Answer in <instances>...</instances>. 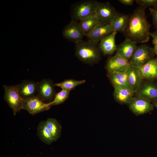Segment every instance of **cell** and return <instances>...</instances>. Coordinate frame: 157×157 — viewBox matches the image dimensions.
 <instances>
[{"instance_id":"12","label":"cell","mask_w":157,"mask_h":157,"mask_svg":"<svg viewBox=\"0 0 157 157\" xmlns=\"http://www.w3.org/2000/svg\"><path fill=\"white\" fill-rule=\"evenodd\" d=\"M130 65L129 62L116 53L108 58L105 67L107 73L112 72H121L126 71Z\"/></svg>"},{"instance_id":"26","label":"cell","mask_w":157,"mask_h":157,"mask_svg":"<svg viewBox=\"0 0 157 157\" xmlns=\"http://www.w3.org/2000/svg\"><path fill=\"white\" fill-rule=\"evenodd\" d=\"M70 91L64 89L56 94L53 101L51 102L53 106L57 105L64 103L68 98Z\"/></svg>"},{"instance_id":"2","label":"cell","mask_w":157,"mask_h":157,"mask_svg":"<svg viewBox=\"0 0 157 157\" xmlns=\"http://www.w3.org/2000/svg\"><path fill=\"white\" fill-rule=\"evenodd\" d=\"M75 55L79 60L90 65L98 63L101 59L99 43L82 40L75 43Z\"/></svg>"},{"instance_id":"7","label":"cell","mask_w":157,"mask_h":157,"mask_svg":"<svg viewBox=\"0 0 157 157\" xmlns=\"http://www.w3.org/2000/svg\"><path fill=\"white\" fill-rule=\"evenodd\" d=\"M117 12L109 2L98 1L95 15L101 24H110Z\"/></svg>"},{"instance_id":"13","label":"cell","mask_w":157,"mask_h":157,"mask_svg":"<svg viewBox=\"0 0 157 157\" xmlns=\"http://www.w3.org/2000/svg\"><path fill=\"white\" fill-rule=\"evenodd\" d=\"M137 46L136 42L125 38L117 47L116 53L129 62Z\"/></svg>"},{"instance_id":"19","label":"cell","mask_w":157,"mask_h":157,"mask_svg":"<svg viewBox=\"0 0 157 157\" xmlns=\"http://www.w3.org/2000/svg\"><path fill=\"white\" fill-rule=\"evenodd\" d=\"M140 68L130 64L128 69V85L134 93L139 87L142 81L140 74Z\"/></svg>"},{"instance_id":"27","label":"cell","mask_w":157,"mask_h":157,"mask_svg":"<svg viewBox=\"0 0 157 157\" xmlns=\"http://www.w3.org/2000/svg\"><path fill=\"white\" fill-rule=\"evenodd\" d=\"M135 1L139 6L144 9L148 7H157V0H136Z\"/></svg>"},{"instance_id":"5","label":"cell","mask_w":157,"mask_h":157,"mask_svg":"<svg viewBox=\"0 0 157 157\" xmlns=\"http://www.w3.org/2000/svg\"><path fill=\"white\" fill-rule=\"evenodd\" d=\"M153 48L143 44L138 46L129 62L133 66L140 68L150 60L154 58Z\"/></svg>"},{"instance_id":"1","label":"cell","mask_w":157,"mask_h":157,"mask_svg":"<svg viewBox=\"0 0 157 157\" xmlns=\"http://www.w3.org/2000/svg\"><path fill=\"white\" fill-rule=\"evenodd\" d=\"M151 25L148 22L145 9L138 6L129 15L123 33L125 38L138 43H144L149 40Z\"/></svg>"},{"instance_id":"8","label":"cell","mask_w":157,"mask_h":157,"mask_svg":"<svg viewBox=\"0 0 157 157\" xmlns=\"http://www.w3.org/2000/svg\"><path fill=\"white\" fill-rule=\"evenodd\" d=\"M130 110L136 116L140 115L152 111L154 106L150 101L136 96L127 104Z\"/></svg>"},{"instance_id":"21","label":"cell","mask_w":157,"mask_h":157,"mask_svg":"<svg viewBox=\"0 0 157 157\" xmlns=\"http://www.w3.org/2000/svg\"><path fill=\"white\" fill-rule=\"evenodd\" d=\"M128 73V69L124 72H112L108 73V75L113 87L129 88L127 83Z\"/></svg>"},{"instance_id":"15","label":"cell","mask_w":157,"mask_h":157,"mask_svg":"<svg viewBox=\"0 0 157 157\" xmlns=\"http://www.w3.org/2000/svg\"><path fill=\"white\" fill-rule=\"evenodd\" d=\"M140 74L142 80L152 81L157 79V58L152 59L141 67Z\"/></svg>"},{"instance_id":"24","label":"cell","mask_w":157,"mask_h":157,"mask_svg":"<svg viewBox=\"0 0 157 157\" xmlns=\"http://www.w3.org/2000/svg\"><path fill=\"white\" fill-rule=\"evenodd\" d=\"M45 122L54 141H56L61 135L62 129L61 125L56 119L54 118H48Z\"/></svg>"},{"instance_id":"30","label":"cell","mask_w":157,"mask_h":157,"mask_svg":"<svg viewBox=\"0 0 157 157\" xmlns=\"http://www.w3.org/2000/svg\"><path fill=\"white\" fill-rule=\"evenodd\" d=\"M134 0H119L118 1L123 5L127 6H131L133 5Z\"/></svg>"},{"instance_id":"20","label":"cell","mask_w":157,"mask_h":157,"mask_svg":"<svg viewBox=\"0 0 157 157\" xmlns=\"http://www.w3.org/2000/svg\"><path fill=\"white\" fill-rule=\"evenodd\" d=\"M78 22L84 35L86 36L97 26L101 24L95 15L82 19Z\"/></svg>"},{"instance_id":"11","label":"cell","mask_w":157,"mask_h":157,"mask_svg":"<svg viewBox=\"0 0 157 157\" xmlns=\"http://www.w3.org/2000/svg\"><path fill=\"white\" fill-rule=\"evenodd\" d=\"M135 93L136 96L150 101H157V84L152 81L142 80Z\"/></svg>"},{"instance_id":"9","label":"cell","mask_w":157,"mask_h":157,"mask_svg":"<svg viewBox=\"0 0 157 157\" xmlns=\"http://www.w3.org/2000/svg\"><path fill=\"white\" fill-rule=\"evenodd\" d=\"M62 34L65 39L75 44L83 40L85 36L78 22L72 20L65 26Z\"/></svg>"},{"instance_id":"3","label":"cell","mask_w":157,"mask_h":157,"mask_svg":"<svg viewBox=\"0 0 157 157\" xmlns=\"http://www.w3.org/2000/svg\"><path fill=\"white\" fill-rule=\"evenodd\" d=\"M98 1L95 0H85L73 4L71 8L72 20L78 22L89 16L95 15Z\"/></svg>"},{"instance_id":"4","label":"cell","mask_w":157,"mask_h":157,"mask_svg":"<svg viewBox=\"0 0 157 157\" xmlns=\"http://www.w3.org/2000/svg\"><path fill=\"white\" fill-rule=\"evenodd\" d=\"M4 90V100L16 115L23 108V99L18 91V84L13 85H3Z\"/></svg>"},{"instance_id":"29","label":"cell","mask_w":157,"mask_h":157,"mask_svg":"<svg viewBox=\"0 0 157 157\" xmlns=\"http://www.w3.org/2000/svg\"><path fill=\"white\" fill-rule=\"evenodd\" d=\"M149 35L153 38L152 43L154 45V47H153V51L157 58V31H156L152 32H150Z\"/></svg>"},{"instance_id":"14","label":"cell","mask_w":157,"mask_h":157,"mask_svg":"<svg viewBox=\"0 0 157 157\" xmlns=\"http://www.w3.org/2000/svg\"><path fill=\"white\" fill-rule=\"evenodd\" d=\"M113 31L110 24H101L97 26L88 35V40L99 43L111 33Z\"/></svg>"},{"instance_id":"28","label":"cell","mask_w":157,"mask_h":157,"mask_svg":"<svg viewBox=\"0 0 157 157\" xmlns=\"http://www.w3.org/2000/svg\"><path fill=\"white\" fill-rule=\"evenodd\" d=\"M150 13L152 16V22L154 28L157 31V7L149 8Z\"/></svg>"},{"instance_id":"25","label":"cell","mask_w":157,"mask_h":157,"mask_svg":"<svg viewBox=\"0 0 157 157\" xmlns=\"http://www.w3.org/2000/svg\"><path fill=\"white\" fill-rule=\"evenodd\" d=\"M85 80H76L73 79H65L63 81L54 84L55 86L60 87L62 89H64L70 91L77 86L84 83Z\"/></svg>"},{"instance_id":"22","label":"cell","mask_w":157,"mask_h":157,"mask_svg":"<svg viewBox=\"0 0 157 157\" xmlns=\"http://www.w3.org/2000/svg\"><path fill=\"white\" fill-rule=\"evenodd\" d=\"M129 14L117 12L110 24L113 31L123 33L127 25Z\"/></svg>"},{"instance_id":"18","label":"cell","mask_w":157,"mask_h":157,"mask_svg":"<svg viewBox=\"0 0 157 157\" xmlns=\"http://www.w3.org/2000/svg\"><path fill=\"white\" fill-rule=\"evenodd\" d=\"M113 95L115 100L121 104H128L134 92L128 87H114Z\"/></svg>"},{"instance_id":"10","label":"cell","mask_w":157,"mask_h":157,"mask_svg":"<svg viewBox=\"0 0 157 157\" xmlns=\"http://www.w3.org/2000/svg\"><path fill=\"white\" fill-rule=\"evenodd\" d=\"M23 103L22 109L32 115L47 110L52 106L51 103H43L36 96L23 99Z\"/></svg>"},{"instance_id":"23","label":"cell","mask_w":157,"mask_h":157,"mask_svg":"<svg viewBox=\"0 0 157 157\" xmlns=\"http://www.w3.org/2000/svg\"><path fill=\"white\" fill-rule=\"evenodd\" d=\"M37 133L40 140L44 143L50 145L54 142L45 121H42L39 123L37 127Z\"/></svg>"},{"instance_id":"31","label":"cell","mask_w":157,"mask_h":157,"mask_svg":"<svg viewBox=\"0 0 157 157\" xmlns=\"http://www.w3.org/2000/svg\"><path fill=\"white\" fill-rule=\"evenodd\" d=\"M152 102L154 106L157 109V101H153Z\"/></svg>"},{"instance_id":"6","label":"cell","mask_w":157,"mask_h":157,"mask_svg":"<svg viewBox=\"0 0 157 157\" xmlns=\"http://www.w3.org/2000/svg\"><path fill=\"white\" fill-rule=\"evenodd\" d=\"M53 81L44 79L38 83L36 97L43 103L49 104L54 100L56 93Z\"/></svg>"},{"instance_id":"17","label":"cell","mask_w":157,"mask_h":157,"mask_svg":"<svg viewBox=\"0 0 157 157\" xmlns=\"http://www.w3.org/2000/svg\"><path fill=\"white\" fill-rule=\"evenodd\" d=\"M117 33V32H113L100 42L99 46L104 55H112L116 51L117 47L115 38Z\"/></svg>"},{"instance_id":"16","label":"cell","mask_w":157,"mask_h":157,"mask_svg":"<svg viewBox=\"0 0 157 157\" xmlns=\"http://www.w3.org/2000/svg\"><path fill=\"white\" fill-rule=\"evenodd\" d=\"M18 85L19 92L23 99L36 96L38 83L32 81L24 80Z\"/></svg>"}]
</instances>
